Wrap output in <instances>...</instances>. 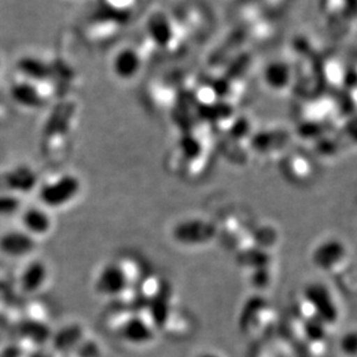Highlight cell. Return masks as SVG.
<instances>
[{
	"label": "cell",
	"instance_id": "obj_12",
	"mask_svg": "<svg viewBox=\"0 0 357 357\" xmlns=\"http://www.w3.org/2000/svg\"><path fill=\"white\" fill-rule=\"evenodd\" d=\"M10 98L20 106L35 109L45 105L41 93L31 82H19L10 87Z\"/></svg>",
	"mask_w": 357,
	"mask_h": 357
},
{
	"label": "cell",
	"instance_id": "obj_19",
	"mask_svg": "<svg viewBox=\"0 0 357 357\" xmlns=\"http://www.w3.org/2000/svg\"><path fill=\"white\" fill-rule=\"evenodd\" d=\"M28 353L20 344H10L0 349V357H27Z\"/></svg>",
	"mask_w": 357,
	"mask_h": 357
},
{
	"label": "cell",
	"instance_id": "obj_2",
	"mask_svg": "<svg viewBox=\"0 0 357 357\" xmlns=\"http://www.w3.org/2000/svg\"><path fill=\"white\" fill-rule=\"evenodd\" d=\"M83 190V182L73 173H61L40 183L38 188L40 204L48 210L63 209L75 202Z\"/></svg>",
	"mask_w": 357,
	"mask_h": 357
},
{
	"label": "cell",
	"instance_id": "obj_5",
	"mask_svg": "<svg viewBox=\"0 0 357 357\" xmlns=\"http://www.w3.org/2000/svg\"><path fill=\"white\" fill-rule=\"evenodd\" d=\"M38 250V239L14 227L0 232V255L8 260H26Z\"/></svg>",
	"mask_w": 357,
	"mask_h": 357
},
{
	"label": "cell",
	"instance_id": "obj_9",
	"mask_svg": "<svg viewBox=\"0 0 357 357\" xmlns=\"http://www.w3.org/2000/svg\"><path fill=\"white\" fill-rule=\"evenodd\" d=\"M142 69V57L134 48H124L113 59V71L120 79L130 80Z\"/></svg>",
	"mask_w": 357,
	"mask_h": 357
},
{
	"label": "cell",
	"instance_id": "obj_21",
	"mask_svg": "<svg viewBox=\"0 0 357 357\" xmlns=\"http://www.w3.org/2000/svg\"><path fill=\"white\" fill-rule=\"evenodd\" d=\"M195 357H223L222 355L218 354V353H215V351H202V353H199V354L196 355Z\"/></svg>",
	"mask_w": 357,
	"mask_h": 357
},
{
	"label": "cell",
	"instance_id": "obj_17",
	"mask_svg": "<svg viewBox=\"0 0 357 357\" xmlns=\"http://www.w3.org/2000/svg\"><path fill=\"white\" fill-rule=\"evenodd\" d=\"M69 355L73 357H100L101 347L98 341L86 337Z\"/></svg>",
	"mask_w": 357,
	"mask_h": 357
},
{
	"label": "cell",
	"instance_id": "obj_20",
	"mask_svg": "<svg viewBox=\"0 0 357 357\" xmlns=\"http://www.w3.org/2000/svg\"><path fill=\"white\" fill-rule=\"evenodd\" d=\"M27 357H56L52 351H45V348H38L34 351H28Z\"/></svg>",
	"mask_w": 357,
	"mask_h": 357
},
{
	"label": "cell",
	"instance_id": "obj_10",
	"mask_svg": "<svg viewBox=\"0 0 357 357\" xmlns=\"http://www.w3.org/2000/svg\"><path fill=\"white\" fill-rule=\"evenodd\" d=\"M86 337L85 328L80 324L73 323L52 334V341L56 351L69 354Z\"/></svg>",
	"mask_w": 357,
	"mask_h": 357
},
{
	"label": "cell",
	"instance_id": "obj_6",
	"mask_svg": "<svg viewBox=\"0 0 357 357\" xmlns=\"http://www.w3.org/2000/svg\"><path fill=\"white\" fill-rule=\"evenodd\" d=\"M0 190L24 197V195L38 190L40 180L34 169L20 164L0 173Z\"/></svg>",
	"mask_w": 357,
	"mask_h": 357
},
{
	"label": "cell",
	"instance_id": "obj_16",
	"mask_svg": "<svg viewBox=\"0 0 357 357\" xmlns=\"http://www.w3.org/2000/svg\"><path fill=\"white\" fill-rule=\"evenodd\" d=\"M24 208V197L0 190V220L19 217Z\"/></svg>",
	"mask_w": 357,
	"mask_h": 357
},
{
	"label": "cell",
	"instance_id": "obj_8",
	"mask_svg": "<svg viewBox=\"0 0 357 357\" xmlns=\"http://www.w3.org/2000/svg\"><path fill=\"white\" fill-rule=\"evenodd\" d=\"M19 220L21 229L38 241V238L45 237L50 234L54 227V220L50 210L41 204L24 206L19 215Z\"/></svg>",
	"mask_w": 357,
	"mask_h": 357
},
{
	"label": "cell",
	"instance_id": "obj_15",
	"mask_svg": "<svg viewBox=\"0 0 357 357\" xmlns=\"http://www.w3.org/2000/svg\"><path fill=\"white\" fill-rule=\"evenodd\" d=\"M290 79L289 68L284 63H271L265 70V82L268 86L274 89H284Z\"/></svg>",
	"mask_w": 357,
	"mask_h": 357
},
{
	"label": "cell",
	"instance_id": "obj_11",
	"mask_svg": "<svg viewBox=\"0 0 357 357\" xmlns=\"http://www.w3.org/2000/svg\"><path fill=\"white\" fill-rule=\"evenodd\" d=\"M146 31L151 41L159 48H166L172 42L173 27L169 17L162 12L152 14L146 22Z\"/></svg>",
	"mask_w": 357,
	"mask_h": 357
},
{
	"label": "cell",
	"instance_id": "obj_4",
	"mask_svg": "<svg viewBox=\"0 0 357 357\" xmlns=\"http://www.w3.org/2000/svg\"><path fill=\"white\" fill-rule=\"evenodd\" d=\"M158 330L148 309L138 310L137 312L126 313L124 321L117 328L124 341L131 344H150Z\"/></svg>",
	"mask_w": 357,
	"mask_h": 357
},
{
	"label": "cell",
	"instance_id": "obj_1",
	"mask_svg": "<svg viewBox=\"0 0 357 357\" xmlns=\"http://www.w3.org/2000/svg\"><path fill=\"white\" fill-rule=\"evenodd\" d=\"M142 278V268L134 259L121 258L102 267L94 288L103 297L117 299L134 288Z\"/></svg>",
	"mask_w": 357,
	"mask_h": 357
},
{
	"label": "cell",
	"instance_id": "obj_18",
	"mask_svg": "<svg viewBox=\"0 0 357 357\" xmlns=\"http://www.w3.org/2000/svg\"><path fill=\"white\" fill-rule=\"evenodd\" d=\"M340 349L347 356H357V331L344 334L341 339Z\"/></svg>",
	"mask_w": 357,
	"mask_h": 357
},
{
	"label": "cell",
	"instance_id": "obj_7",
	"mask_svg": "<svg viewBox=\"0 0 357 357\" xmlns=\"http://www.w3.org/2000/svg\"><path fill=\"white\" fill-rule=\"evenodd\" d=\"M50 271L47 262L40 259H31L21 269L17 283L26 295H38L48 285Z\"/></svg>",
	"mask_w": 357,
	"mask_h": 357
},
{
	"label": "cell",
	"instance_id": "obj_3",
	"mask_svg": "<svg viewBox=\"0 0 357 357\" xmlns=\"http://www.w3.org/2000/svg\"><path fill=\"white\" fill-rule=\"evenodd\" d=\"M217 227L211 220L192 217L178 222L172 230L176 243L187 248L206 246L216 238Z\"/></svg>",
	"mask_w": 357,
	"mask_h": 357
},
{
	"label": "cell",
	"instance_id": "obj_13",
	"mask_svg": "<svg viewBox=\"0 0 357 357\" xmlns=\"http://www.w3.org/2000/svg\"><path fill=\"white\" fill-rule=\"evenodd\" d=\"M17 70L22 76L33 82H43L48 79L52 75V69L48 63L34 56H24L17 62Z\"/></svg>",
	"mask_w": 357,
	"mask_h": 357
},
{
	"label": "cell",
	"instance_id": "obj_14",
	"mask_svg": "<svg viewBox=\"0 0 357 357\" xmlns=\"http://www.w3.org/2000/svg\"><path fill=\"white\" fill-rule=\"evenodd\" d=\"M22 339L31 344L42 346L47 341L52 340V333L42 319H26L19 328Z\"/></svg>",
	"mask_w": 357,
	"mask_h": 357
}]
</instances>
